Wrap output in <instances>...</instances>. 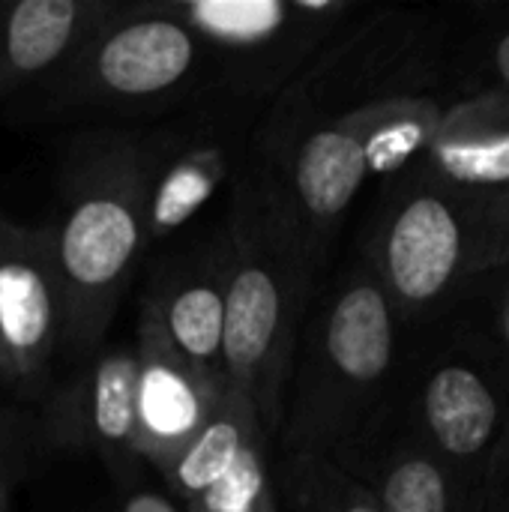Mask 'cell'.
<instances>
[{
	"label": "cell",
	"mask_w": 509,
	"mask_h": 512,
	"mask_svg": "<svg viewBox=\"0 0 509 512\" xmlns=\"http://www.w3.org/2000/svg\"><path fill=\"white\" fill-rule=\"evenodd\" d=\"M408 327L372 267L351 264L306 312L285 396V462L330 459L357 474L387 423Z\"/></svg>",
	"instance_id": "obj_1"
},
{
	"label": "cell",
	"mask_w": 509,
	"mask_h": 512,
	"mask_svg": "<svg viewBox=\"0 0 509 512\" xmlns=\"http://www.w3.org/2000/svg\"><path fill=\"white\" fill-rule=\"evenodd\" d=\"M207 75L204 42L138 0L120 3L75 57L33 87L45 111L141 114L180 102Z\"/></svg>",
	"instance_id": "obj_8"
},
{
	"label": "cell",
	"mask_w": 509,
	"mask_h": 512,
	"mask_svg": "<svg viewBox=\"0 0 509 512\" xmlns=\"http://www.w3.org/2000/svg\"><path fill=\"white\" fill-rule=\"evenodd\" d=\"M135 399V345L96 351L54 396L48 408V435L69 450H93L111 465L141 462L135 456Z\"/></svg>",
	"instance_id": "obj_12"
},
{
	"label": "cell",
	"mask_w": 509,
	"mask_h": 512,
	"mask_svg": "<svg viewBox=\"0 0 509 512\" xmlns=\"http://www.w3.org/2000/svg\"><path fill=\"white\" fill-rule=\"evenodd\" d=\"M117 9L111 0L0 3V102L54 75Z\"/></svg>",
	"instance_id": "obj_14"
},
{
	"label": "cell",
	"mask_w": 509,
	"mask_h": 512,
	"mask_svg": "<svg viewBox=\"0 0 509 512\" xmlns=\"http://www.w3.org/2000/svg\"><path fill=\"white\" fill-rule=\"evenodd\" d=\"M186 24L207 69L237 99H276L363 9L351 0H141Z\"/></svg>",
	"instance_id": "obj_9"
},
{
	"label": "cell",
	"mask_w": 509,
	"mask_h": 512,
	"mask_svg": "<svg viewBox=\"0 0 509 512\" xmlns=\"http://www.w3.org/2000/svg\"><path fill=\"white\" fill-rule=\"evenodd\" d=\"M450 102V96L381 102L255 144L252 174L315 276L363 186L411 165Z\"/></svg>",
	"instance_id": "obj_3"
},
{
	"label": "cell",
	"mask_w": 509,
	"mask_h": 512,
	"mask_svg": "<svg viewBox=\"0 0 509 512\" xmlns=\"http://www.w3.org/2000/svg\"><path fill=\"white\" fill-rule=\"evenodd\" d=\"M294 512H381L372 486L330 459L285 462Z\"/></svg>",
	"instance_id": "obj_19"
},
{
	"label": "cell",
	"mask_w": 509,
	"mask_h": 512,
	"mask_svg": "<svg viewBox=\"0 0 509 512\" xmlns=\"http://www.w3.org/2000/svg\"><path fill=\"white\" fill-rule=\"evenodd\" d=\"M138 399H135V456L159 474L183 453L216 411L225 381L195 372L165 339L162 327L141 309L138 321Z\"/></svg>",
	"instance_id": "obj_11"
},
{
	"label": "cell",
	"mask_w": 509,
	"mask_h": 512,
	"mask_svg": "<svg viewBox=\"0 0 509 512\" xmlns=\"http://www.w3.org/2000/svg\"><path fill=\"white\" fill-rule=\"evenodd\" d=\"M120 512H183V507L174 498H168V495H162L156 489H132L123 498Z\"/></svg>",
	"instance_id": "obj_24"
},
{
	"label": "cell",
	"mask_w": 509,
	"mask_h": 512,
	"mask_svg": "<svg viewBox=\"0 0 509 512\" xmlns=\"http://www.w3.org/2000/svg\"><path fill=\"white\" fill-rule=\"evenodd\" d=\"M453 12L375 6L351 18L270 102L255 144L381 102L450 96Z\"/></svg>",
	"instance_id": "obj_7"
},
{
	"label": "cell",
	"mask_w": 509,
	"mask_h": 512,
	"mask_svg": "<svg viewBox=\"0 0 509 512\" xmlns=\"http://www.w3.org/2000/svg\"><path fill=\"white\" fill-rule=\"evenodd\" d=\"M51 228L63 300V345L90 360L144 255L141 135L105 132L78 150L66 171L63 207Z\"/></svg>",
	"instance_id": "obj_5"
},
{
	"label": "cell",
	"mask_w": 509,
	"mask_h": 512,
	"mask_svg": "<svg viewBox=\"0 0 509 512\" xmlns=\"http://www.w3.org/2000/svg\"><path fill=\"white\" fill-rule=\"evenodd\" d=\"M63 345L51 228L0 213V384L36 396Z\"/></svg>",
	"instance_id": "obj_10"
},
{
	"label": "cell",
	"mask_w": 509,
	"mask_h": 512,
	"mask_svg": "<svg viewBox=\"0 0 509 512\" xmlns=\"http://www.w3.org/2000/svg\"><path fill=\"white\" fill-rule=\"evenodd\" d=\"M363 261L414 333L507 270L509 192L447 183L414 159L381 180Z\"/></svg>",
	"instance_id": "obj_2"
},
{
	"label": "cell",
	"mask_w": 509,
	"mask_h": 512,
	"mask_svg": "<svg viewBox=\"0 0 509 512\" xmlns=\"http://www.w3.org/2000/svg\"><path fill=\"white\" fill-rule=\"evenodd\" d=\"M267 456L270 444L264 438H255L231 465V471L198 498H192L183 512H279Z\"/></svg>",
	"instance_id": "obj_20"
},
{
	"label": "cell",
	"mask_w": 509,
	"mask_h": 512,
	"mask_svg": "<svg viewBox=\"0 0 509 512\" xmlns=\"http://www.w3.org/2000/svg\"><path fill=\"white\" fill-rule=\"evenodd\" d=\"M381 432H390V441L378 453H366L357 468L381 512H480V498L393 411Z\"/></svg>",
	"instance_id": "obj_16"
},
{
	"label": "cell",
	"mask_w": 509,
	"mask_h": 512,
	"mask_svg": "<svg viewBox=\"0 0 509 512\" xmlns=\"http://www.w3.org/2000/svg\"><path fill=\"white\" fill-rule=\"evenodd\" d=\"M144 306L162 327L171 348L195 372L213 381H225V366H222L225 303H222V282L210 252L183 270L174 273L168 270L165 276H159Z\"/></svg>",
	"instance_id": "obj_17"
},
{
	"label": "cell",
	"mask_w": 509,
	"mask_h": 512,
	"mask_svg": "<svg viewBox=\"0 0 509 512\" xmlns=\"http://www.w3.org/2000/svg\"><path fill=\"white\" fill-rule=\"evenodd\" d=\"M264 438L258 414L249 399L237 390L225 387L216 411L204 423V429L183 447V453L162 471V480L171 489V498L186 507L204 489H210L219 477L231 471V465L243 456V450ZM267 441V438H264Z\"/></svg>",
	"instance_id": "obj_18"
},
{
	"label": "cell",
	"mask_w": 509,
	"mask_h": 512,
	"mask_svg": "<svg viewBox=\"0 0 509 512\" xmlns=\"http://www.w3.org/2000/svg\"><path fill=\"white\" fill-rule=\"evenodd\" d=\"M426 333L402 366L393 414L477 498L509 429V348L477 291Z\"/></svg>",
	"instance_id": "obj_6"
},
{
	"label": "cell",
	"mask_w": 509,
	"mask_h": 512,
	"mask_svg": "<svg viewBox=\"0 0 509 512\" xmlns=\"http://www.w3.org/2000/svg\"><path fill=\"white\" fill-rule=\"evenodd\" d=\"M480 294H483V300H486V309H489V315H492V321H495L501 339L507 342L509 348V267L498 276V279H492Z\"/></svg>",
	"instance_id": "obj_22"
},
{
	"label": "cell",
	"mask_w": 509,
	"mask_h": 512,
	"mask_svg": "<svg viewBox=\"0 0 509 512\" xmlns=\"http://www.w3.org/2000/svg\"><path fill=\"white\" fill-rule=\"evenodd\" d=\"M480 512H509V429L489 462L480 495Z\"/></svg>",
	"instance_id": "obj_21"
},
{
	"label": "cell",
	"mask_w": 509,
	"mask_h": 512,
	"mask_svg": "<svg viewBox=\"0 0 509 512\" xmlns=\"http://www.w3.org/2000/svg\"><path fill=\"white\" fill-rule=\"evenodd\" d=\"M15 444L12 435L3 426L0 417V512H9V501H12V486H15Z\"/></svg>",
	"instance_id": "obj_23"
},
{
	"label": "cell",
	"mask_w": 509,
	"mask_h": 512,
	"mask_svg": "<svg viewBox=\"0 0 509 512\" xmlns=\"http://www.w3.org/2000/svg\"><path fill=\"white\" fill-rule=\"evenodd\" d=\"M225 303V381L252 402L267 444L282 432L297 339L315 291V273L249 174L231 198L210 249Z\"/></svg>",
	"instance_id": "obj_4"
},
{
	"label": "cell",
	"mask_w": 509,
	"mask_h": 512,
	"mask_svg": "<svg viewBox=\"0 0 509 512\" xmlns=\"http://www.w3.org/2000/svg\"><path fill=\"white\" fill-rule=\"evenodd\" d=\"M417 162L456 186L509 192V99H453Z\"/></svg>",
	"instance_id": "obj_15"
},
{
	"label": "cell",
	"mask_w": 509,
	"mask_h": 512,
	"mask_svg": "<svg viewBox=\"0 0 509 512\" xmlns=\"http://www.w3.org/2000/svg\"><path fill=\"white\" fill-rule=\"evenodd\" d=\"M231 171V141L222 129L198 126L141 138L147 243L192 222Z\"/></svg>",
	"instance_id": "obj_13"
}]
</instances>
